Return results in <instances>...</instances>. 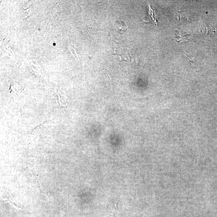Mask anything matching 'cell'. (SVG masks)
Segmentation results:
<instances>
[{"instance_id": "cell-1", "label": "cell", "mask_w": 217, "mask_h": 217, "mask_svg": "<svg viewBox=\"0 0 217 217\" xmlns=\"http://www.w3.org/2000/svg\"><path fill=\"white\" fill-rule=\"evenodd\" d=\"M54 217H57V216H54Z\"/></svg>"}]
</instances>
